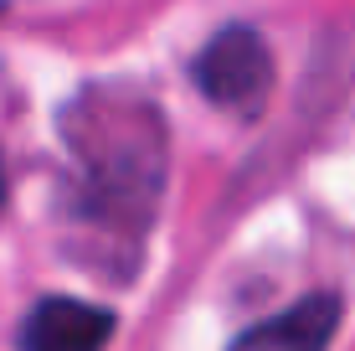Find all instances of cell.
<instances>
[{"mask_svg": "<svg viewBox=\"0 0 355 351\" xmlns=\"http://www.w3.org/2000/svg\"><path fill=\"white\" fill-rule=\"evenodd\" d=\"M67 145L83 165V217L139 233L165 181V124L134 93H88L67 114Z\"/></svg>", "mask_w": 355, "mask_h": 351, "instance_id": "6da1fadb", "label": "cell"}, {"mask_svg": "<svg viewBox=\"0 0 355 351\" xmlns=\"http://www.w3.org/2000/svg\"><path fill=\"white\" fill-rule=\"evenodd\" d=\"M196 83L216 108L232 114H258L268 88H273V57H268L263 36L248 26H232L206 42V52L196 57Z\"/></svg>", "mask_w": 355, "mask_h": 351, "instance_id": "7a4b0ae2", "label": "cell"}, {"mask_svg": "<svg viewBox=\"0 0 355 351\" xmlns=\"http://www.w3.org/2000/svg\"><path fill=\"white\" fill-rule=\"evenodd\" d=\"M114 336V316L83 300H42L21 325V351H103Z\"/></svg>", "mask_w": 355, "mask_h": 351, "instance_id": "3957f363", "label": "cell"}, {"mask_svg": "<svg viewBox=\"0 0 355 351\" xmlns=\"http://www.w3.org/2000/svg\"><path fill=\"white\" fill-rule=\"evenodd\" d=\"M335 325H340V300L335 295H309L288 316H273V320L252 325L248 336H237L232 351H324Z\"/></svg>", "mask_w": 355, "mask_h": 351, "instance_id": "277c9868", "label": "cell"}, {"mask_svg": "<svg viewBox=\"0 0 355 351\" xmlns=\"http://www.w3.org/2000/svg\"><path fill=\"white\" fill-rule=\"evenodd\" d=\"M0 202H6V165H0Z\"/></svg>", "mask_w": 355, "mask_h": 351, "instance_id": "5b68a950", "label": "cell"}]
</instances>
